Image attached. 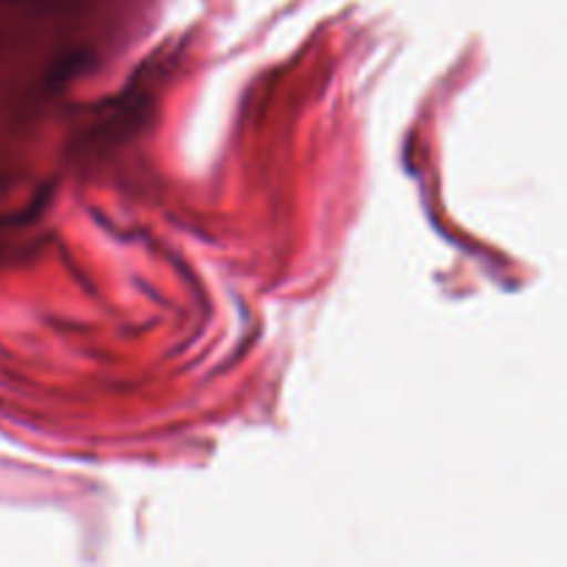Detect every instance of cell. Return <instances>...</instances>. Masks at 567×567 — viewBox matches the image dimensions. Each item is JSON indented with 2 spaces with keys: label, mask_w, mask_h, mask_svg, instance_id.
I'll list each match as a JSON object with an SVG mask.
<instances>
[{
  "label": "cell",
  "mask_w": 567,
  "mask_h": 567,
  "mask_svg": "<svg viewBox=\"0 0 567 567\" xmlns=\"http://www.w3.org/2000/svg\"><path fill=\"white\" fill-rule=\"evenodd\" d=\"M0 3H22V0H0Z\"/></svg>",
  "instance_id": "cell-1"
}]
</instances>
